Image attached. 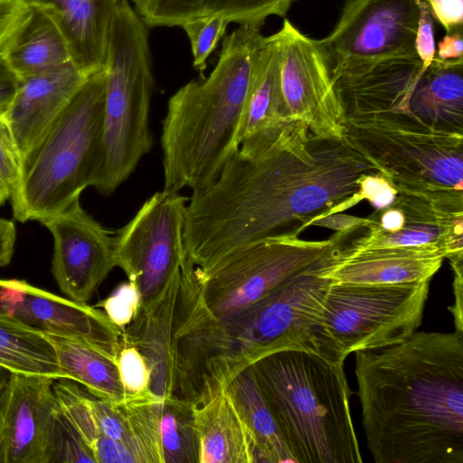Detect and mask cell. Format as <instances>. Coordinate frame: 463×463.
<instances>
[{"instance_id": "cell-1", "label": "cell", "mask_w": 463, "mask_h": 463, "mask_svg": "<svg viewBox=\"0 0 463 463\" xmlns=\"http://www.w3.org/2000/svg\"><path fill=\"white\" fill-rule=\"evenodd\" d=\"M376 173L342 137L315 136L287 118L241 143L219 175L192 192L186 255L204 270L255 242L298 236L315 221L344 212L360 179Z\"/></svg>"}, {"instance_id": "cell-2", "label": "cell", "mask_w": 463, "mask_h": 463, "mask_svg": "<svg viewBox=\"0 0 463 463\" xmlns=\"http://www.w3.org/2000/svg\"><path fill=\"white\" fill-rule=\"evenodd\" d=\"M367 448L376 463H463V333L418 332L356 351Z\"/></svg>"}, {"instance_id": "cell-3", "label": "cell", "mask_w": 463, "mask_h": 463, "mask_svg": "<svg viewBox=\"0 0 463 463\" xmlns=\"http://www.w3.org/2000/svg\"><path fill=\"white\" fill-rule=\"evenodd\" d=\"M261 27L239 25L223 38L210 74L190 80L168 99L160 137L163 190L207 186L239 148L251 74L266 38Z\"/></svg>"}, {"instance_id": "cell-4", "label": "cell", "mask_w": 463, "mask_h": 463, "mask_svg": "<svg viewBox=\"0 0 463 463\" xmlns=\"http://www.w3.org/2000/svg\"><path fill=\"white\" fill-rule=\"evenodd\" d=\"M294 463H361L344 363L283 350L250 366Z\"/></svg>"}, {"instance_id": "cell-5", "label": "cell", "mask_w": 463, "mask_h": 463, "mask_svg": "<svg viewBox=\"0 0 463 463\" xmlns=\"http://www.w3.org/2000/svg\"><path fill=\"white\" fill-rule=\"evenodd\" d=\"M148 28L128 0H118L109 34L102 131L90 184L103 195L113 194L153 146Z\"/></svg>"}, {"instance_id": "cell-6", "label": "cell", "mask_w": 463, "mask_h": 463, "mask_svg": "<svg viewBox=\"0 0 463 463\" xmlns=\"http://www.w3.org/2000/svg\"><path fill=\"white\" fill-rule=\"evenodd\" d=\"M335 261L295 276L244 309L223 317H205L196 335L203 363L217 375L232 379L279 351L318 355L316 326L332 282L320 274Z\"/></svg>"}, {"instance_id": "cell-7", "label": "cell", "mask_w": 463, "mask_h": 463, "mask_svg": "<svg viewBox=\"0 0 463 463\" xmlns=\"http://www.w3.org/2000/svg\"><path fill=\"white\" fill-rule=\"evenodd\" d=\"M104 68L91 75L23 159L11 195L15 220L53 215L90 186L102 131Z\"/></svg>"}, {"instance_id": "cell-8", "label": "cell", "mask_w": 463, "mask_h": 463, "mask_svg": "<svg viewBox=\"0 0 463 463\" xmlns=\"http://www.w3.org/2000/svg\"><path fill=\"white\" fill-rule=\"evenodd\" d=\"M342 138L397 193L439 199L463 191V135L380 113L345 117Z\"/></svg>"}, {"instance_id": "cell-9", "label": "cell", "mask_w": 463, "mask_h": 463, "mask_svg": "<svg viewBox=\"0 0 463 463\" xmlns=\"http://www.w3.org/2000/svg\"><path fill=\"white\" fill-rule=\"evenodd\" d=\"M429 288L430 279L380 285L332 281L316 326L318 355L344 363L353 352L408 339L421 325Z\"/></svg>"}, {"instance_id": "cell-10", "label": "cell", "mask_w": 463, "mask_h": 463, "mask_svg": "<svg viewBox=\"0 0 463 463\" xmlns=\"http://www.w3.org/2000/svg\"><path fill=\"white\" fill-rule=\"evenodd\" d=\"M363 231L364 227L335 232L323 241L298 236L269 238L228 255L207 269L194 267L199 298L217 317L244 309L295 276L337 260Z\"/></svg>"}, {"instance_id": "cell-11", "label": "cell", "mask_w": 463, "mask_h": 463, "mask_svg": "<svg viewBox=\"0 0 463 463\" xmlns=\"http://www.w3.org/2000/svg\"><path fill=\"white\" fill-rule=\"evenodd\" d=\"M188 198L160 191L150 196L115 234L116 266L146 302L180 272L187 258L184 228Z\"/></svg>"}, {"instance_id": "cell-12", "label": "cell", "mask_w": 463, "mask_h": 463, "mask_svg": "<svg viewBox=\"0 0 463 463\" xmlns=\"http://www.w3.org/2000/svg\"><path fill=\"white\" fill-rule=\"evenodd\" d=\"M424 0H348L325 38L317 40L331 76L383 59L413 55Z\"/></svg>"}, {"instance_id": "cell-13", "label": "cell", "mask_w": 463, "mask_h": 463, "mask_svg": "<svg viewBox=\"0 0 463 463\" xmlns=\"http://www.w3.org/2000/svg\"><path fill=\"white\" fill-rule=\"evenodd\" d=\"M275 35L280 93L288 117L302 121L315 136L341 138L345 113L317 40L303 34L287 19Z\"/></svg>"}, {"instance_id": "cell-14", "label": "cell", "mask_w": 463, "mask_h": 463, "mask_svg": "<svg viewBox=\"0 0 463 463\" xmlns=\"http://www.w3.org/2000/svg\"><path fill=\"white\" fill-rule=\"evenodd\" d=\"M55 380L10 373L0 393V463H56L61 414Z\"/></svg>"}, {"instance_id": "cell-15", "label": "cell", "mask_w": 463, "mask_h": 463, "mask_svg": "<svg viewBox=\"0 0 463 463\" xmlns=\"http://www.w3.org/2000/svg\"><path fill=\"white\" fill-rule=\"evenodd\" d=\"M39 222L53 237L51 270L61 291L87 304L117 267L115 236L82 208L80 198Z\"/></svg>"}, {"instance_id": "cell-16", "label": "cell", "mask_w": 463, "mask_h": 463, "mask_svg": "<svg viewBox=\"0 0 463 463\" xmlns=\"http://www.w3.org/2000/svg\"><path fill=\"white\" fill-rule=\"evenodd\" d=\"M0 309L42 331L80 339L117 362L123 330L103 311L16 279H0Z\"/></svg>"}, {"instance_id": "cell-17", "label": "cell", "mask_w": 463, "mask_h": 463, "mask_svg": "<svg viewBox=\"0 0 463 463\" xmlns=\"http://www.w3.org/2000/svg\"><path fill=\"white\" fill-rule=\"evenodd\" d=\"M425 70L417 54L383 59L332 77L345 117L392 113L409 118L415 84Z\"/></svg>"}, {"instance_id": "cell-18", "label": "cell", "mask_w": 463, "mask_h": 463, "mask_svg": "<svg viewBox=\"0 0 463 463\" xmlns=\"http://www.w3.org/2000/svg\"><path fill=\"white\" fill-rule=\"evenodd\" d=\"M89 76L71 61L21 80L4 118L23 159Z\"/></svg>"}, {"instance_id": "cell-19", "label": "cell", "mask_w": 463, "mask_h": 463, "mask_svg": "<svg viewBox=\"0 0 463 463\" xmlns=\"http://www.w3.org/2000/svg\"><path fill=\"white\" fill-rule=\"evenodd\" d=\"M181 270L154 298L142 302L122 334V343L146 358L151 372L150 391L160 397L176 396L174 326Z\"/></svg>"}, {"instance_id": "cell-20", "label": "cell", "mask_w": 463, "mask_h": 463, "mask_svg": "<svg viewBox=\"0 0 463 463\" xmlns=\"http://www.w3.org/2000/svg\"><path fill=\"white\" fill-rule=\"evenodd\" d=\"M438 251L383 248L350 251L326 267L321 276L336 283L401 284L428 280L441 268Z\"/></svg>"}, {"instance_id": "cell-21", "label": "cell", "mask_w": 463, "mask_h": 463, "mask_svg": "<svg viewBox=\"0 0 463 463\" xmlns=\"http://www.w3.org/2000/svg\"><path fill=\"white\" fill-rule=\"evenodd\" d=\"M193 408L198 463H260L251 433L226 386Z\"/></svg>"}, {"instance_id": "cell-22", "label": "cell", "mask_w": 463, "mask_h": 463, "mask_svg": "<svg viewBox=\"0 0 463 463\" xmlns=\"http://www.w3.org/2000/svg\"><path fill=\"white\" fill-rule=\"evenodd\" d=\"M409 118L430 128L463 135V58L435 57L420 73Z\"/></svg>"}, {"instance_id": "cell-23", "label": "cell", "mask_w": 463, "mask_h": 463, "mask_svg": "<svg viewBox=\"0 0 463 463\" xmlns=\"http://www.w3.org/2000/svg\"><path fill=\"white\" fill-rule=\"evenodd\" d=\"M118 0H61L54 16L69 46L71 61L91 75L104 68L109 34Z\"/></svg>"}, {"instance_id": "cell-24", "label": "cell", "mask_w": 463, "mask_h": 463, "mask_svg": "<svg viewBox=\"0 0 463 463\" xmlns=\"http://www.w3.org/2000/svg\"><path fill=\"white\" fill-rule=\"evenodd\" d=\"M3 54L21 80L71 61L67 41L54 16L36 5H30Z\"/></svg>"}, {"instance_id": "cell-25", "label": "cell", "mask_w": 463, "mask_h": 463, "mask_svg": "<svg viewBox=\"0 0 463 463\" xmlns=\"http://www.w3.org/2000/svg\"><path fill=\"white\" fill-rule=\"evenodd\" d=\"M43 333L52 345L65 379L81 384L91 395L109 403H119L128 398L114 359L75 337Z\"/></svg>"}, {"instance_id": "cell-26", "label": "cell", "mask_w": 463, "mask_h": 463, "mask_svg": "<svg viewBox=\"0 0 463 463\" xmlns=\"http://www.w3.org/2000/svg\"><path fill=\"white\" fill-rule=\"evenodd\" d=\"M288 117L279 87V45L274 34L266 36L254 63L238 133V145Z\"/></svg>"}, {"instance_id": "cell-27", "label": "cell", "mask_w": 463, "mask_h": 463, "mask_svg": "<svg viewBox=\"0 0 463 463\" xmlns=\"http://www.w3.org/2000/svg\"><path fill=\"white\" fill-rule=\"evenodd\" d=\"M0 365L11 373L65 376L45 335L0 309Z\"/></svg>"}, {"instance_id": "cell-28", "label": "cell", "mask_w": 463, "mask_h": 463, "mask_svg": "<svg viewBox=\"0 0 463 463\" xmlns=\"http://www.w3.org/2000/svg\"><path fill=\"white\" fill-rule=\"evenodd\" d=\"M53 391L61 415L87 446L95 463H136L127 445L101 434L86 389L74 381L61 378L54 381Z\"/></svg>"}, {"instance_id": "cell-29", "label": "cell", "mask_w": 463, "mask_h": 463, "mask_svg": "<svg viewBox=\"0 0 463 463\" xmlns=\"http://www.w3.org/2000/svg\"><path fill=\"white\" fill-rule=\"evenodd\" d=\"M254 439L260 463L293 462L250 367L226 386Z\"/></svg>"}, {"instance_id": "cell-30", "label": "cell", "mask_w": 463, "mask_h": 463, "mask_svg": "<svg viewBox=\"0 0 463 463\" xmlns=\"http://www.w3.org/2000/svg\"><path fill=\"white\" fill-rule=\"evenodd\" d=\"M157 406L165 463H198L193 405L176 396H158Z\"/></svg>"}, {"instance_id": "cell-31", "label": "cell", "mask_w": 463, "mask_h": 463, "mask_svg": "<svg viewBox=\"0 0 463 463\" xmlns=\"http://www.w3.org/2000/svg\"><path fill=\"white\" fill-rule=\"evenodd\" d=\"M294 0H205L199 15L215 14L229 23L263 25L270 15L285 16Z\"/></svg>"}, {"instance_id": "cell-32", "label": "cell", "mask_w": 463, "mask_h": 463, "mask_svg": "<svg viewBox=\"0 0 463 463\" xmlns=\"http://www.w3.org/2000/svg\"><path fill=\"white\" fill-rule=\"evenodd\" d=\"M229 24L220 15L206 14L198 15L181 25L190 42L194 67L202 78H204L207 59L225 34Z\"/></svg>"}, {"instance_id": "cell-33", "label": "cell", "mask_w": 463, "mask_h": 463, "mask_svg": "<svg viewBox=\"0 0 463 463\" xmlns=\"http://www.w3.org/2000/svg\"><path fill=\"white\" fill-rule=\"evenodd\" d=\"M135 10L149 27L181 26L198 16L205 0H132Z\"/></svg>"}, {"instance_id": "cell-34", "label": "cell", "mask_w": 463, "mask_h": 463, "mask_svg": "<svg viewBox=\"0 0 463 463\" xmlns=\"http://www.w3.org/2000/svg\"><path fill=\"white\" fill-rule=\"evenodd\" d=\"M117 367L128 397L151 392V372L146 358L137 348L123 344L117 357Z\"/></svg>"}, {"instance_id": "cell-35", "label": "cell", "mask_w": 463, "mask_h": 463, "mask_svg": "<svg viewBox=\"0 0 463 463\" xmlns=\"http://www.w3.org/2000/svg\"><path fill=\"white\" fill-rule=\"evenodd\" d=\"M141 303L142 298L138 288L134 282L128 280L120 283L95 307L102 308L109 321L123 330L136 318Z\"/></svg>"}, {"instance_id": "cell-36", "label": "cell", "mask_w": 463, "mask_h": 463, "mask_svg": "<svg viewBox=\"0 0 463 463\" xmlns=\"http://www.w3.org/2000/svg\"><path fill=\"white\" fill-rule=\"evenodd\" d=\"M22 169L23 156L8 123L4 117H0V178L11 195L19 184Z\"/></svg>"}, {"instance_id": "cell-37", "label": "cell", "mask_w": 463, "mask_h": 463, "mask_svg": "<svg viewBox=\"0 0 463 463\" xmlns=\"http://www.w3.org/2000/svg\"><path fill=\"white\" fill-rule=\"evenodd\" d=\"M433 24L432 14L426 0H424L420 5L415 37V52L422 63L423 69H426L436 57Z\"/></svg>"}, {"instance_id": "cell-38", "label": "cell", "mask_w": 463, "mask_h": 463, "mask_svg": "<svg viewBox=\"0 0 463 463\" xmlns=\"http://www.w3.org/2000/svg\"><path fill=\"white\" fill-rule=\"evenodd\" d=\"M358 192L362 200H367L375 210L391 205L397 194L393 186L380 173L364 175L360 179Z\"/></svg>"}, {"instance_id": "cell-39", "label": "cell", "mask_w": 463, "mask_h": 463, "mask_svg": "<svg viewBox=\"0 0 463 463\" xmlns=\"http://www.w3.org/2000/svg\"><path fill=\"white\" fill-rule=\"evenodd\" d=\"M30 5L24 0H0V52L28 14Z\"/></svg>"}, {"instance_id": "cell-40", "label": "cell", "mask_w": 463, "mask_h": 463, "mask_svg": "<svg viewBox=\"0 0 463 463\" xmlns=\"http://www.w3.org/2000/svg\"><path fill=\"white\" fill-rule=\"evenodd\" d=\"M432 16L447 33L462 30L463 0H426Z\"/></svg>"}, {"instance_id": "cell-41", "label": "cell", "mask_w": 463, "mask_h": 463, "mask_svg": "<svg viewBox=\"0 0 463 463\" xmlns=\"http://www.w3.org/2000/svg\"><path fill=\"white\" fill-rule=\"evenodd\" d=\"M21 82V79L0 52V117L7 111Z\"/></svg>"}, {"instance_id": "cell-42", "label": "cell", "mask_w": 463, "mask_h": 463, "mask_svg": "<svg viewBox=\"0 0 463 463\" xmlns=\"http://www.w3.org/2000/svg\"><path fill=\"white\" fill-rule=\"evenodd\" d=\"M450 260V264L452 269L454 271V293H455V305L454 307H449V309L451 310L454 319H455V326L456 331L463 333L462 326V296H463V279H462V271H463V255L453 256L449 258Z\"/></svg>"}, {"instance_id": "cell-43", "label": "cell", "mask_w": 463, "mask_h": 463, "mask_svg": "<svg viewBox=\"0 0 463 463\" xmlns=\"http://www.w3.org/2000/svg\"><path fill=\"white\" fill-rule=\"evenodd\" d=\"M367 223V217L361 218L337 213L322 217L315 221L312 225L333 229L335 232H348L366 227Z\"/></svg>"}, {"instance_id": "cell-44", "label": "cell", "mask_w": 463, "mask_h": 463, "mask_svg": "<svg viewBox=\"0 0 463 463\" xmlns=\"http://www.w3.org/2000/svg\"><path fill=\"white\" fill-rule=\"evenodd\" d=\"M15 238L16 230L14 222L0 218V267L10 263L14 252Z\"/></svg>"}, {"instance_id": "cell-45", "label": "cell", "mask_w": 463, "mask_h": 463, "mask_svg": "<svg viewBox=\"0 0 463 463\" xmlns=\"http://www.w3.org/2000/svg\"><path fill=\"white\" fill-rule=\"evenodd\" d=\"M462 30L447 33L438 43L437 57L440 60L463 58Z\"/></svg>"}, {"instance_id": "cell-46", "label": "cell", "mask_w": 463, "mask_h": 463, "mask_svg": "<svg viewBox=\"0 0 463 463\" xmlns=\"http://www.w3.org/2000/svg\"><path fill=\"white\" fill-rule=\"evenodd\" d=\"M29 5H36L48 10L56 9L61 0H24Z\"/></svg>"}, {"instance_id": "cell-47", "label": "cell", "mask_w": 463, "mask_h": 463, "mask_svg": "<svg viewBox=\"0 0 463 463\" xmlns=\"http://www.w3.org/2000/svg\"><path fill=\"white\" fill-rule=\"evenodd\" d=\"M11 198V193L5 184L0 178V206L3 205L6 200Z\"/></svg>"}, {"instance_id": "cell-48", "label": "cell", "mask_w": 463, "mask_h": 463, "mask_svg": "<svg viewBox=\"0 0 463 463\" xmlns=\"http://www.w3.org/2000/svg\"><path fill=\"white\" fill-rule=\"evenodd\" d=\"M11 372H9L7 369L0 365V393L5 384V383L8 380L9 374Z\"/></svg>"}]
</instances>
